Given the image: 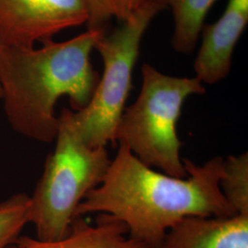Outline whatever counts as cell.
<instances>
[{
	"label": "cell",
	"instance_id": "obj_1",
	"mask_svg": "<svg viewBox=\"0 0 248 248\" xmlns=\"http://www.w3.org/2000/svg\"><path fill=\"white\" fill-rule=\"evenodd\" d=\"M185 178L171 177L142 164L120 142L101 184L78 206L75 218L107 213L126 224L129 236L148 248H161L168 231L188 216L237 215L222 194L220 156L198 166L182 159Z\"/></svg>",
	"mask_w": 248,
	"mask_h": 248
},
{
	"label": "cell",
	"instance_id": "obj_2",
	"mask_svg": "<svg viewBox=\"0 0 248 248\" xmlns=\"http://www.w3.org/2000/svg\"><path fill=\"white\" fill-rule=\"evenodd\" d=\"M104 29L35 49L0 43V86L4 110L14 131L52 142L59 128L55 105L68 97L72 110L87 106L98 85L90 55Z\"/></svg>",
	"mask_w": 248,
	"mask_h": 248
},
{
	"label": "cell",
	"instance_id": "obj_3",
	"mask_svg": "<svg viewBox=\"0 0 248 248\" xmlns=\"http://www.w3.org/2000/svg\"><path fill=\"white\" fill-rule=\"evenodd\" d=\"M54 141V150L30 196L29 223L42 241L62 239L69 233L78 206L101 184L111 162L106 146L90 147L80 138L67 108L59 116Z\"/></svg>",
	"mask_w": 248,
	"mask_h": 248
},
{
	"label": "cell",
	"instance_id": "obj_4",
	"mask_svg": "<svg viewBox=\"0 0 248 248\" xmlns=\"http://www.w3.org/2000/svg\"><path fill=\"white\" fill-rule=\"evenodd\" d=\"M205 92L203 84L196 78L171 77L144 63L140 93L134 103L125 108L116 141L124 143L145 166L185 178L177 122L186 98Z\"/></svg>",
	"mask_w": 248,
	"mask_h": 248
},
{
	"label": "cell",
	"instance_id": "obj_5",
	"mask_svg": "<svg viewBox=\"0 0 248 248\" xmlns=\"http://www.w3.org/2000/svg\"><path fill=\"white\" fill-rule=\"evenodd\" d=\"M166 8L160 0H147L142 8L111 32L104 31L95 49L103 61V74L88 105L67 108L74 129L90 147L116 146V130L132 89V76L151 21Z\"/></svg>",
	"mask_w": 248,
	"mask_h": 248
},
{
	"label": "cell",
	"instance_id": "obj_6",
	"mask_svg": "<svg viewBox=\"0 0 248 248\" xmlns=\"http://www.w3.org/2000/svg\"><path fill=\"white\" fill-rule=\"evenodd\" d=\"M85 0H0V43L44 45L64 30L87 24Z\"/></svg>",
	"mask_w": 248,
	"mask_h": 248
},
{
	"label": "cell",
	"instance_id": "obj_7",
	"mask_svg": "<svg viewBox=\"0 0 248 248\" xmlns=\"http://www.w3.org/2000/svg\"><path fill=\"white\" fill-rule=\"evenodd\" d=\"M248 23V0H229L221 18L203 30L194 62L196 78L213 85L229 75L233 50Z\"/></svg>",
	"mask_w": 248,
	"mask_h": 248
},
{
	"label": "cell",
	"instance_id": "obj_8",
	"mask_svg": "<svg viewBox=\"0 0 248 248\" xmlns=\"http://www.w3.org/2000/svg\"><path fill=\"white\" fill-rule=\"evenodd\" d=\"M161 248H248V215L188 216L168 231Z\"/></svg>",
	"mask_w": 248,
	"mask_h": 248
},
{
	"label": "cell",
	"instance_id": "obj_9",
	"mask_svg": "<svg viewBox=\"0 0 248 248\" xmlns=\"http://www.w3.org/2000/svg\"><path fill=\"white\" fill-rule=\"evenodd\" d=\"M127 234L125 223L109 214L99 213L96 225L89 224L83 217L75 218L69 233L62 239L42 241L19 236L7 248H148Z\"/></svg>",
	"mask_w": 248,
	"mask_h": 248
},
{
	"label": "cell",
	"instance_id": "obj_10",
	"mask_svg": "<svg viewBox=\"0 0 248 248\" xmlns=\"http://www.w3.org/2000/svg\"><path fill=\"white\" fill-rule=\"evenodd\" d=\"M160 1L165 8L169 7L173 12L175 21L173 48L177 53H192L200 39L205 17L216 0Z\"/></svg>",
	"mask_w": 248,
	"mask_h": 248
},
{
	"label": "cell",
	"instance_id": "obj_11",
	"mask_svg": "<svg viewBox=\"0 0 248 248\" xmlns=\"http://www.w3.org/2000/svg\"><path fill=\"white\" fill-rule=\"evenodd\" d=\"M220 187L236 214L248 215V153L224 160Z\"/></svg>",
	"mask_w": 248,
	"mask_h": 248
},
{
	"label": "cell",
	"instance_id": "obj_12",
	"mask_svg": "<svg viewBox=\"0 0 248 248\" xmlns=\"http://www.w3.org/2000/svg\"><path fill=\"white\" fill-rule=\"evenodd\" d=\"M30 196L18 193L0 203V248H7L20 236L29 223Z\"/></svg>",
	"mask_w": 248,
	"mask_h": 248
},
{
	"label": "cell",
	"instance_id": "obj_13",
	"mask_svg": "<svg viewBox=\"0 0 248 248\" xmlns=\"http://www.w3.org/2000/svg\"><path fill=\"white\" fill-rule=\"evenodd\" d=\"M147 0H85L89 19L88 30L105 29V25L115 18L124 22L142 8Z\"/></svg>",
	"mask_w": 248,
	"mask_h": 248
},
{
	"label": "cell",
	"instance_id": "obj_14",
	"mask_svg": "<svg viewBox=\"0 0 248 248\" xmlns=\"http://www.w3.org/2000/svg\"><path fill=\"white\" fill-rule=\"evenodd\" d=\"M0 98H2V89H1V86H0Z\"/></svg>",
	"mask_w": 248,
	"mask_h": 248
}]
</instances>
